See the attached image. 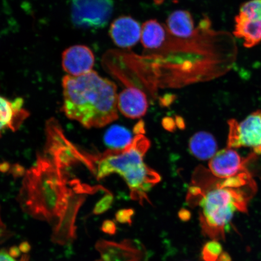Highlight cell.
<instances>
[{
    "instance_id": "obj_1",
    "label": "cell",
    "mask_w": 261,
    "mask_h": 261,
    "mask_svg": "<svg viewBox=\"0 0 261 261\" xmlns=\"http://www.w3.org/2000/svg\"><path fill=\"white\" fill-rule=\"evenodd\" d=\"M234 37L215 30L204 15L187 38L175 37L165 24L150 19L142 26L140 40L156 81L177 84L210 80L230 71L238 56Z\"/></svg>"
},
{
    "instance_id": "obj_2",
    "label": "cell",
    "mask_w": 261,
    "mask_h": 261,
    "mask_svg": "<svg viewBox=\"0 0 261 261\" xmlns=\"http://www.w3.org/2000/svg\"><path fill=\"white\" fill-rule=\"evenodd\" d=\"M198 188L202 231L205 236L217 241L225 239L234 214L247 212L248 204L257 189L249 171L223 179L210 175Z\"/></svg>"
},
{
    "instance_id": "obj_3",
    "label": "cell",
    "mask_w": 261,
    "mask_h": 261,
    "mask_svg": "<svg viewBox=\"0 0 261 261\" xmlns=\"http://www.w3.org/2000/svg\"><path fill=\"white\" fill-rule=\"evenodd\" d=\"M63 110L87 128H102L118 119L117 87L95 71L63 80Z\"/></svg>"
},
{
    "instance_id": "obj_4",
    "label": "cell",
    "mask_w": 261,
    "mask_h": 261,
    "mask_svg": "<svg viewBox=\"0 0 261 261\" xmlns=\"http://www.w3.org/2000/svg\"><path fill=\"white\" fill-rule=\"evenodd\" d=\"M136 135L132 142L122 149H110L101 154L91 155L93 171L97 179L113 174H119L125 181L130 197L142 204L150 203L147 193L161 180V175L144 162L150 141L144 135V124L135 127Z\"/></svg>"
},
{
    "instance_id": "obj_5",
    "label": "cell",
    "mask_w": 261,
    "mask_h": 261,
    "mask_svg": "<svg viewBox=\"0 0 261 261\" xmlns=\"http://www.w3.org/2000/svg\"><path fill=\"white\" fill-rule=\"evenodd\" d=\"M113 8V0H71V20L80 28H102L109 22Z\"/></svg>"
},
{
    "instance_id": "obj_6",
    "label": "cell",
    "mask_w": 261,
    "mask_h": 261,
    "mask_svg": "<svg viewBox=\"0 0 261 261\" xmlns=\"http://www.w3.org/2000/svg\"><path fill=\"white\" fill-rule=\"evenodd\" d=\"M228 124V148L247 147L253 150V154L261 155V110L250 114L243 121L231 119Z\"/></svg>"
},
{
    "instance_id": "obj_7",
    "label": "cell",
    "mask_w": 261,
    "mask_h": 261,
    "mask_svg": "<svg viewBox=\"0 0 261 261\" xmlns=\"http://www.w3.org/2000/svg\"><path fill=\"white\" fill-rule=\"evenodd\" d=\"M233 35L242 39L244 46L255 47L261 42V0H249L240 6L234 17Z\"/></svg>"
},
{
    "instance_id": "obj_8",
    "label": "cell",
    "mask_w": 261,
    "mask_h": 261,
    "mask_svg": "<svg viewBox=\"0 0 261 261\" xmlns=\"http://www.w3.org/2000/svg\"><path fill=\"white\" fill-rule=\"evenodd\" d=\"M247 159L241 158L233 148H227L218 151L208 163L212 175L218 179H227L249 171L246 168Z\"/></svg>"
},
{
    "instance_id": "obj_9",
    "label": "cell",
    "mask_w": 261,
    "mask_h": 261,
    "mask_svg": "<svg viewBox=\"0 0 261 261\" xmlns=\"http://www.w3.org/2000/svg\"><path fill=\"white\" fill-rule=\"evenodd\" d=\"M109 33L117 47L129 49L141 40L142 26L130 16H121L113 21Z\"/></svg>"
},
{
    "instance_id": "obj_10",
    "label": "cell",
    "mask_w": 261,
    "mask_h": 261,
    "mask_svg": "<svg viewBox=\"0 0 261 261\" xmlns=\"http://www.w3.org/2000/svg\"><path fill=\"white\" fill-rule=\"evenodd\" d=\"M62 64L64 70L68 75L81 76L93 70L94 54L91 49L86 45H73L63 52Z\"/></svg>"
},
{
    "instance_id": "obj_11",
    "label": "cell",
    "mask_w": 261,
    "mask_h": 261,
    "mask_svg": "<svg viewBox=\"0 0 261 261\" xmlns=\"http://www.w3.org/2000/svg\"><path fill=\"white\" fill-rule=\"evenodd\" d=\"M29 115L22 98L10 100L0 95V138L6 130H17Z\"/></svg>"
},
{
    "instance_id": "obj_12",
    "label": "cell",
    "mask_w": 261,
    "mask_h": 261,
    "mask_svg": "<svg viewBox=\"0 0 261 261\" xmlns=\"http://www.w3.org/2000/svg\"><path fill=\"white\" fill-rule=\"evenodd\" d=\"M117 107L123 115L130 119H138L145 115L148 103L143 91L129 86L118 94Z\"/></svg>"
},
{
    "instance_id": "obj_13",
    "label": "cell",
    "mask_w": 261,
    "mask_h": 261,
    "mask_svg": "<svg viewBox=\"0 0 261 261\" xmlns=\"http://www.w3.org/2000/svg\"><path fill=\"white\" fill-rule=\"evenodd\" d=\"M166 28L175 37L187 38L194 34L197 25L190 12L185 10H177L169 15Z\"/></svg>"
},
{
    "instance_id": "obj_14",
    "label": "cell",
    "mask_w": 261,
    "mask_h": 261,
    "mask_svg": "<svg viewBox=\"0 0 261 261\" xmlns=\"http://www.w3.org/2000/svg\"><path fill=\"white\" fill-rule=\"evenodd\" d=\"M189 147L192 155L201 161L211 160L217 152L216 140L211 134L205 132H198L192 136Z\"/></svg>"
},
{
    "instance_id": "obj_15",
    "label": "cell",
    "mask_w": 261,
    "mask_h": 261,
    "mask_svg": "<svg viewBox=\"0 0 261 261\" xmlns=\"http://www.w3.org/2000/svg\"><path fill=\"white\" fill-rule=\"evenodd\" d=\"M132 135L122 126H114L107 130L104 140L111 149H122L132 142Z\"/></svg>"
},
{
    "instance_id": "obj_16",
    "label": "cell",
    "mask_w": 261,
    "mask_h": 261,
    "mask_svg": "<svg viewBox=\"0 0 261 261\" xmlns=\"http://www.w3.org/2000/svg\"><path fill=\"white\" fill-rule=\"evenodd\" d=\"M223 252L221 244L217 240H212L204 245L201 251L202 259L204 261H217Z\"/></svg>"
},
{
    "instance_id": "obj_17",
    "label": "cell",
    "mask_w": 261,
    "mask_h": 261,
    "mask_svg": "<svg viewBox=\"0 0 261 261\" xmlns=\"http://www.w3.org/2000/svg\"><path fill=\"white\" fill-rule=\"evenodd\" d=\"M113 202V197L112 194H108L97 202L94 208L93 213L99 215L104 213L112 206Z\"/></svg>"
},
{
    "instance_id": "obj_18",
    "label": "cell",
    "mask_w": 261,
    "mask_h": 261,
    "mask_svg": "<svg viewBox=\"0 0 261 261\" xmlns=\"http://www.w3.org/2000/svg\"><path fill=\"white\" fill-rule=\"evenodd\" d=\"M135 214V211L133 208H123L116 212V220L119 223L128 224L130 226Z\"/></svg>"
},
{
    "instance_id": "obj_19",
    "label": "cell",
    "mask_w": 261,
    "mask_h": 261,
    "mask_svg": "<svg viewBox=\"0 0 261 261\" xmlns=\"http://www.w3.org/2000/svg\"><path fill=\"white\" fill-rule=\"evenodd\" d=\"M102 227L101 228V230H102L103 232L110 234V236H113V234L116 233V225L115 223L112 220H108L103 221L102 227Z\"/></svg>"
},
{
    "instance_id": "obj_20",
    "label": "cell",
    "mask_w": 261,
    "mask_h": 261,
    "mask_svg": "<svg viewBox=\"0 0 261 261\" xmlns=\"http://www.w3.org/2000/svg\"><path fill=\"white\" fill-rule=\"evenodd\" d=\"M179 219L182 222H188L191 220L192 215L191 212L185 208H181L178 212Z\"/></svg>"
},
{
    "instance_id": "obj_21",
    "label": "cell",
    "mask_w": 261,
    "mask_h": 261,
    "mask_svg": "<svg viewBox=\"0 0 261 261\" xmlns=\"http://www.w3.org/2000/svg\"><path fill=\"white\" fill-rule=\"evenodd\" d=\"M0 261H16L14 257L11 254L4 252V251H0Z\"/></svg>"
},
{
    "instance_id": "obj_22",
    "label": "cell",
    "mask_w": 261,
    "mask_h": 261,
    "mask_svg": "<svg viewBox=\"0 0 261 261\" xmlns=\"http://www.w3.org/2000/svg\"><path fill=\"white\" fill-rule=\"evenodd\" d=\"M217 261H231V257L227 252H223L218 257Z\"/></svg>"
},
{
    "instance_id": "obj_23",
    "label": "cell",
    "mask_w": 261,
    "mask_h": 261,
    "mask_svg": "<svg viewBox=\"0 0 261 261\" xmlns=\"http://www.w3.org/2000/svg\"><path fill=\"white\" fill-rule=\"evenodd\" d=\"M19 250H20L21 252H28L29 250H30V246H29L28 243H22L20 245V247H19Z\"/></svg>"
},
{
    "instance_id": "obj_24",
    "label": "cell",
    "mask_w": 261,
    "mask_h": 261,
    "mask_svg": "<svg viewBox=\"0 0 261 261\" xmlns=\"http://www.w3.org/2000/svg\"><path fill=\"white\" fill-rule=\"evenodd\" d=\"M19 252H20L19 249L16 247H13L11 249V252H10L9 254H11L12 256H17L19 254Z\"/></svg>"
},
{
    "instance_id": "obj_25",
    "label": "cell",
    "mask_w": 261,
    "mask_h": 261,
    "mask_svg": "<svg viewBox=\"0 0 261 261\" xmlns=\"http://www.w3.org/2000/svg\"><path fill=\"white\" fill-rule=\"evenodd\" d=\"M165 0H153V2L155 3L156 5H161L164 2Z\"/></svg>"
}]
</instances>
